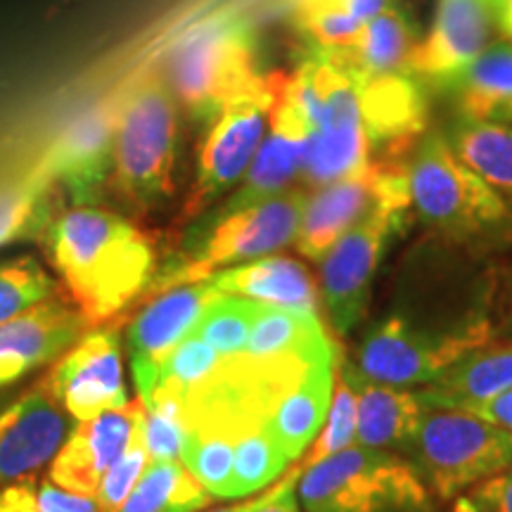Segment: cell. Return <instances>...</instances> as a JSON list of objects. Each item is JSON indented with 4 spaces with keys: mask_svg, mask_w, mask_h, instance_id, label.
<instances>
[{
    "mask_svg": "<svg viewBox=\"0 0 512 512\" xmlns=\"http://www.w3.org/2000/svg\"><path fill=\"white\" fill-rule=\"evenodd\" d=\"M50 252L81 316L112 318L150 283L152 247L136 226L110 211L81 207L50 226Z\"/></svg>",
    "mask_w": 512,
    "mask_h": 512,
    "instance_id": "6da1fadb",
    "label": "cell"
},
{
    "mask_svg": "<svg viewBox=\"0 0 512 512\" xmlns=\"http://www.w3.org/2000/svg\"><path fill=\"white\" fill-rule=\"evenodd\" d=\"M143 415V401L83 420L69 432L50 465V482L72 494H98L102 479L124 456Z\"/></svg>",
    "mask_w": 512,
    "mask_h": 512,
    "instance_id": "2e32d148",
    "label": "cell"
},
{
    "mask_svg": "<svg viewBox=\"0 0 512 512\" xmlns=\"http://www.w3.org/2000/svg\"><path fill=\"white\" fill-rule=\"evenodd\" d=\"M290 465V460L283 456L266 427H256L240 434L235 441V458H233V477H230L228 498H245L256 491L266 489L273 484Z\"/></svg>",
    "mask_w": 512,
    "mask_h": 512,
    "instance_id": "4dcf8cb0",
    "label": "cell"
},
{
    "mask_svg": "<svg viewBox=\"0 0 512 512\" xmlns=\"http://www.w3.org/2000/svg\"><path fill=\"white\" fill-rule=\"evenodd\" d=\"M297 3H306V0H297ZM323 3H335L361 22H368V19L380 15L384 8H389L392 0H323Z\"/></svg>",
    "mask_w": 512,
    "mask_h": 512,
    "instance_id": "b9f144b4",
    "label": "cell"
},
{
    "mask_svg": "<svg viewBox=\"0 0 512 512\" xmlns=\"http://www.w3.org/2000/svg\"><path fill=\"white\" fill-rule=\"evenodd\" d=\"M411 207L451 245L496 252L512 245V207L472 171L444 133H427L408 164Z\"/></svg>",
    "mask_w": 512,
    "mask_h": 512,
    "instance_id": "3957f363",
    "label": "cell"
},
{
    "mask_svg": "<svg viewBox=\"0 0 512 512\" xmlns=\"http://www.w3.org/2000/svg\"><path fill=\"white\" fill-rule=\"evenodd\" d=\"M209 503L211 494L183 460H162L147 465L136 489L117 512H197Z\"/></svg>",
    "mask_w": 512,
    "mask_h": 512,
    "instance_id": "f1b7e54d",
    "label": "cell"
},
{
    "mask_svg": "<svg viewBox=\"0 0 512 512\" xmlns=\"http://www.w3.org/2000/svg\"><path fill=\"white\" fill-rule=\"evenodd\" d=\"M283 79L285 74L259 76L252 88L230 100L219 117H214L200 152L195 188L185 202V219L202 214L247 174L266 136V124Z\"/></svg>",
    "mask_w": 512,
    "mask_h": 512,
    "instance_id": "8fae6325",
    "label": "cell"
},
{
    "mask_svg": "<svg viewBox=\"0 0 512 512\" xmlns=\"http://www.w3.org/2000/svg\"><path fill=\"white\" fill-rule=\"evenodd\" d=\"M166 72V86L192 117H219L230 100L259 79L252 29L230 12L204 17L171 46Z\"/></svg>",
    "mask_w": 512,
    "mask_h": 512,
    "instance_id": "5b68a950",
    "label": "cell"
},
{
    "mask_svg": "<svg viewBox=\"0 0 512 512\" xmlns=\"http://www.w3.org/2000/svg\"><path fill=\"white\" fill-rule=\"evenodd\" d=\"M221 294L209 280L176 285L138 313L128 328V356L140 401L155 394L166 361L195 330L204 309Z\"/></svg>",
    "mask_w": 512,
    "mask_h": 512,
    "instance_id": "7c38bea8",
    "label": "cell"
},
{
    "mask_svg": "<svg viewBox=\"0 0 512 512\" xmlns=\"http://www.w3.org/2000/svg\"><path fill=\"white\" fill-rule=\"evenodd\" d=\"M110 150V124L100 114L83 117L69 133L60 157V169L79 202L93 197L107 169V159L112 155Z\"/></svg>",
    "mask_w": 512,
    "mask_h": 512,
    "instance_id": "f546056e",
    "label": "cell"
},
{
    "mask_svg": "<svg viewBox=\"0 0 512 512\" xmlns=\"http://www.w3.org/2000/svg\"><path fill=\"white\" fill-rule=\"evenodd\" d=\"M498 0H439L430 34L415 43L408 74L448 86L491 46Z\"/></svg>",
    "mask_w": 512,
    "mask_h": 512,
    "instance_id": "5bb4252c",
    "label": "cell"
},
{
    "mask_svg": "<svg viewBox=\"0 0 512 512\" xmlns=\"http://www.w3.org/2000/svg\"><path fill=\"white\" fill-rule=\"evenodd\" d=\"M344 377L356 389L358 399V427L356 444L366 448H401L406 451L408 441L418 430L427 406L420 394L406 387L373 382L358 373V368L347 366Z\"/></svg>",
    "mask_w": 512,
    "mask_h": 512,
    "instance_id": "7402d4cb",
    "label": "cell"
},
{
    "mask_svg": "<svg viewBox=\"0 0 512 512\" xmlns=\"http://www.w3.org/2000/svg\"><path fill=\"white\" fill-rule=\"evenodd\" d=\"M53 280L34 259H19L0 266V325L46 302Z\"/></svg>",
    "mask_w": 512,
    "mask_h": 512,
    "instance_id": "d6a6232c",
    "label": "cell"
},
{
    "mask_svg": "<svg viewBox=\"0 0 512 512\" xmlns=\"http://www.w3.org/2000/svg\"><path fill=\"white\" fill-rule=\"evenodd\" d=\"M451 512H512V465L453 498Z\"/></svg>",
    "mask_w": 512,
    "mask_h": 512,
    "instance_id": "74e56055",
    "label": "cell"
},
{
    "mask_svg": "<svg viewBox=\"0 0 512 512\" xmlns=\"http://www.w3.org/2000/svg\"><path fill=\"white\" fill-rule=\"evenodd\" d=\"M335 358L337 354H328L311 361L266 420V432L290 463L316 441L328 418L335 394Z\"/></svg>",
    "mask_w": 512,
    "mask_h": 512,
    "instance_id": "44dd1931",
    "label": "cell"
},
{
    "mask_svg": "<svg viewBox=\"0 0 512 512\" xmlns=\"http://www.w3.org/2000/svg\"><path fill=\"white\" fill-rule=\"evenodd\" d=\"M176 98L159 74L126 95L112 140L114 183L133 204L147 207L171 190L176 162Z\"/></svg>",
    "mask_w": 512,
    "mask_h": 512,
    "instance_id": "9c48e42d",
    "label": "cell"
},
{
    "mask_svg": "<svg viewBox=\"0 0 512 512\" xmlns=\"http://www.w3.org/2000/svg\"><path fill=\"white\" fill-rule=\"evenodd\" d=\"M145 411V406H143ZM150 453H147L145 439H143V415H140V422L136 427V434H133L131 444H128L126 453L117 460V465L107 472L105 479H102L98 494H95V503H98L100 512H117L131 491L136 489V484L143 477V472L150 465Z\"/></svg>",
    "mask_w": 512,
    "mask_h": 512,
    "instance_id": "d590c367",
    "label": "cell"
},
{
    "mask_svg": "<svg viewBox=\"0 0 512 512\" xmlns=\"http://www.w3.org/2000/svg\"><path fill=\"white\" fill-rule=\"evenodd\" d=\"M491 339L494 328L479 313H467L456 323L432 325L394 311L363 337L358 373L394 387H427L465 356L489 347Z\"/></svg>",
    "mask_w": 512,
    "mask_h": 512,
    "instance_id": "52a82bcc",
    "label": "cell"
},
{
    "mask_svg": "<svg viewBox=\"0 0 512 512\" xmlns=\"http://www.w3.org/2000/svg\"><path fill=\"white\" fill-rule=\"evenodd\" d=\"M422 482L441 501L512 465V434L477 415L427 408L406 451Z\"/></svg>",
    "mask_w": 512,
    "mask_h": 512,
    "instance_id": "ba28073f",
    "label": "cell"
},
{
    "mask_svg": "<svg viewBox=\"0 0 512 512\" xmlns=\"http://www.w3.org/2000/svg\"><path fill=\"white\" fill-rule=\"evenodd\" d=\"M356 427H358V399L356 389L351 382L342 375L335 394H332V403L328 418H325V427H320L313 448L306 458L304 467L316 465L320 460L335 456L339 451L356 446Z\"/></svg>",
    "mask_w": 512,
    "mask_h": 512,
    "instance_id": "836d02e7",
    "label": "cell"
},
{
    "mask_svg": "<svg viewBox=\"0 0 512 512\" xmlns=\"http://www.w3.org/2000/svg\"><path fill=\"white\" fill-rule=\"evenodd\" d=\"M448 143L512 207V124L458 117Z\"/></svg>",
    "mask_w": 512,
    "mask_h": 512,
    "instance_id": "4316f807",
    "label": "cell"
},
{
    "mask_svg": "<svg viewBox=\"0 0 512 512\" xmlns=\"http://www.w3.org/2000/svg\"><path fill=\"white\" fill-rule=\"evenodd\" d=\"M268 124H271V131L261 140L245 174V181H242L240 190L223 204L221 211H238L273 200V197L283 195L294 178L302 174L309 133H306L302 114L285 91V79L278 98H275Z\"/></svg>",
    "mask_w": 512,
    "mask_h": 512,
    "instance_id": "e0dca14e",
    "label": "cell"
},
{
    "mask_svg": "<svg viewBox=\"0 0 512 512\" xmlns=\"http://www.w3.org/2000/svg\"><path fill=\"white\" fill-rule=\"evenodd\" d=\"M304 467L287 472L285 479H280L278 484L268 491L266 503L261 505L256 512H299V496H297V484L302 477Z\"/></svg>",
    "mask_w": 512,
    "mask_h": 512,
    "instance_id": "ab89813d",
    "label": "cell"
},
{
    "mask_svg": "<svg viewBox=\"0 0 512 512\" xmlns=\"http://www.w3.org/2000/svg\"><path fill=\"white\" fill-rule=\"evenodd\" d=\"M505 332L512 337V299H510V311H508V318H505Z\"/></svg>",
    "mask_w": 512,
    "mask_h": 512,
    "instance_id": "f6af8a7d",
    "label": "cell"
},
{
    "mask_svg": "<svg viewBox=\"0 0 512 512\" xmlns=\"http://www.w3.org/2000/svg\"><path fill=\"white\" fill-rule=\"evenodd\" d=\"M50 392L76 422L98 418L107 411L128 406L124 358L117 332L95 330L46 377Z\"/></svg>",
    "mask_w": 512,
    "mask_h": 512,
    "instance_id": "4fadbf2b",
    "label": "cell"
},
{
    "mask_svg": "<svg viewBox=\"0 0 512 512\" xmlns=\"http://www.w3.org/2000/svg\"><path fill=\"white\" fill-rule=\"evenodd\" d=\"M297 5L299 22L306 34H311L313 41L318 43V48H351L366 24L335 3L306 0Z\"/></svg>",
    "mask_w": 512,
    "mask_h": 512,
    "instance_id": "8d00e7d4",
    "label": "cell"
},
{
    "mask_svg": "<svg viewBox=\"0 0 512 512\" xmlns=\"http://www.w3.org/2000/svg\"><path fill=\"white\" fill-rule=\"evenodd\" d=\"M285 91L309 133L302 164L306 185L323 188L370 164L358 74L344 48H318L285 76Z\"/></svg>",
    "mask_w": 512,
    "mask_h": 512,
    "instance_id": "7a4b0ae2",
    "label": "cell"
},
{
    "mask_svg": "<svg viewBox=\"0 0 512 512\" xmlns=\"http://www.w3.org/2000/svg\"><path fill=\"white\" fill-rule=\"evenodd\" d=\"M460 119L512 124V43H491L448 83Z\"/></svg>",
    "mask_w": 512,
    "mask_h": 512,
    "instance_id": "484cf974",
    "label": "cell"
},
{
    "mask_svg": "<svg viewBox=\"0 0 512 512\" xmlns=\"http://www.w3.org/2000/svg\"><path fill=\"white\" fill-rule=\"evenodd\" d=\"M510 434H512V432H510Z\"/></svg>",
    "mask_w": 512,
    "mask_h": 512,
    "instance_id": "bcb514c9",
    "label": "cell"
},
{
    "mask_svg": "<svg viewBox=\"0 0 512 512\" xmlns=\"http://www.w3.org/2000/svg\"><path fill=\"white\" fill-rule=\"evenodd\" d=\"M415 48L411 22L399 8L389 5L363 24L356 43L347 50L351 64L361 76L408 74ZM411 76V74H408Z\"/></svg>",
    "mask_w": 512,
    "mask_h": 512,
    "instance_id": "83f0119b",
    "label": "cell"
},
{
    "mask_svg": "<svg viewBox=\"0 0 512 512\" xmlns=\"http://www.w3.org/2000/svg\"><path fill=\"white\" fill-rule=\"evenodd\" d=\"M24 512H100L98 503L91 496L72 494V491L60 489L53 482L41 484L31 489Z\"/></svg>",
    "mask_w": 512,
    "mask_h": 512,
    "instance_id": "f35d334b",
    "label": "cell"
},
{
    "mask_svg": "<svg viewBox=\"0 0 512 512\" xmlns=\"http://www.w3.org/2000/svg\"><path fill=\"white\" fill-rule=\"evenodd\" d=\"M465 413L477 415V418L491 422V425L503 427V430L512 432V389L510 392L498 394L496 399H489L484 403H477V406L467 408Z\"/></svg>",
    "mask_w": 512,
    "mask_h": 512,
    "instance_id": "60d3db41",
    "label": "cell"
},
{
    "mask_svg": "<svg viewBox=\"0 0 512 512\" xmlns=\"http://www.w3.org/2000/svg\"><path fill=\"white\" fill-rule=\"evenodd\" d=\"M268 491H271V489H268ZM268 491H264V494H261V496L252 498V501H245V503H240V505H233V508L211 510V512H256V510L261 508V505L266 503V498H268Z\"/></svg>",
    "mask_w": 512,
    "mask_h": 512,
    "instance_id": "7bdbcfd3",
    "label": "cell"
},
{
    "mask_svg": "<svg viewBox=\"0 0 512 512\" xmlns=\"http://www.w3.org/2000/svg\"><path fill=\"white\" fill-rule=\"evenodd\" d=\"M207 280L223 294L252 299L256 304L318 313V292L309 271L285 256H264L223 268Z\"/></svg>",
    "mask_w": 512,
    "mask_h": 512,
    "instance_id": "603a6c76",
    "label": "cell"
},
{
    "mask_svg": "<svg viewBox=\"0 0 512 512\" xmlns=\"http://www.w3.org/2000/svg\"><path fill=\"white\" fill-rule=\"evenodd\" d=\"M297 496L306 512H434L411 460L351 446L304 467Z\"/></svg>",
    "mask_w": 512,
    "mask_h": 512,
    "instance_id": "8992f818",
    "label": "cell"
},
{
    "mask_svg": "<svg viewBox=\"0 0 512 512\" xmlns=\"http://www.w3.org/2000/svg\"><path fill=\"white\" fill-rule=\"evenodd\" d=\"M358 98L370 155L382 147L380 159H403L427 128V105L415 81L408 74H358Z\"/></svg>",
    "mask_w": 512,
    "mask_h": 512,
    "instance_id": "ac0fdd59",
    "label": "cell"
},
{
    "mask_svg": "<svg viewBox=\"0 0 512 512\" xmlns=\"http://www.w3.org/2000/svg\"><path fill=\"white\" fill-rule=\"evenodd\" d=\"M72 420L46 380L10 403L0 413V484L27 477L53 460L74 430Z\"/></svg>",
    "mask_w": 512,
    "mask_h": 512,
    "instance_id": "9a60e30c",
    "label": "cell"
},
{
    "mask_svg": "<svg viewBox=\"0 0 512 512\" xmlns=\"http://www.w3.org/2000/svg\"><path fill=\"white\" fill-rule=\"evenodd\" d=\"M256 311H259V304L252 299L221 294L204 309L192 335L204 339L223 358L242 356L252 335Z\"/></svg>",
    "mask_w": 512,
    "mask_h": 512,
    "instance_id": "1f68e13d",
    "label": "cell"
},
{
    "mask_svg": "<svg viewBox=\"0 0 512 512\" xmlns=\"http://www.w3.org/2000/svg\"><path fill=\"white\" fill-rule=\"evenodd\" d=\"M384 171V159H370L368 166L342 181L323 185L306 200L299 221L297 245L306 259L323 261L332 245L370 209Z\"/></svg>",
    "mask_w": 512,
    "mask_h": 512,
    "instance_id": "ffe728a7",
    "label": "cell"
},
{
    "mask_svg": "<svg viewBox=\"0 0 512 512\" xmlns=\"http://www.w3.org/2000/svg\"><path fill=\"white\" fill-rule=\"evenodd\" d=\"M411 181L403 159H384L375 200L366 214L323 256V304L337 335H349L366 318L370 290L384 252L406 226Z\"/></svg>",
    "mask_w": 512,
    "mask_h": 512,
    "instance_id": "277c9868",
    "label": "cell"
},
{
    "mask_svg": "<svg viewBox=\"0 0 512 512\" xmlns=\"http://www.w3.org/2000/svg\"><path fill=\"white\" fill-rule=\"evenodd\" d=\"M498 17H501L505 34L512 36V0H498Z\"/></svg>",
    "mask_w": 512,
    "mask_h": 512,
    "instance_id": "ee69618b",
    "label": "cell"
},
{
    "mask_svg": "<svg viewBox=\"0 0 512 512\" xmlns=\"http://www.w3.org/2000/svg\"><path fill=\"white\" fill-rule=\"evenodd\" d=\"M512 389V347H486L465 356L444 370L437 380L420 389L427 408L467 411Z\"/></svg>",
    "mask_w": 512,
    "mask_h": 512,
    "instance_id": "cb8c5ba5",
    "label": "cell"
},
{
    "mask_svg": "<svg viewBox=\"0 0 512 512\" xmlns=\"http://www.w3.org/2000/svg\"><path fill=\"white\" fill-rule=\"evenodd\" d=\"M86 318L60 302H41L0 325V389L74 347Z\"/></svg>",
    "mask_w": 512,
    "mask_h": 512,
    "instance_id": "d6986e66",
    "label": "cell"
},
{
    "mask_svg": "<svg viewBox=\"0 0 512 512\" xmlns=\"http://www.w3.org/2000/svg\"><path fill=\"white\" fill-rule=\"evenodd\" d=\"M223 356L214 347L190 332L183 339V344L171 354L162 370L157 387L171 389L176 394H188L195 387H200L219 370Z\"/></svg>",
    "mask_w": 512,
    "mask_h": 512,
    "instance_id": "e575fe53",
    "label": "cell"
},
{
    "mask_svg": "<svg viewBox=\"0 0 512 512\" xmlns=\"http://www.w3.org/2000/svg\"><path fill=\"white\" fill-rule=\"evenodd\" d=\"M335 351V344L316 311L275 309L259 304L245 356L261 361H285V358H318Z\"/></svg>",
    "mask_w": 512,
    "mask_h": 512,
    "instance_id": "d4e9b609",
    "label": "cell"
},
{
    "mask_svg": "<svg viewBox=\"0 0 512 512\" xmlns=\"http://www.w3.org/2000/svg\"><path fill=\"white\" fill-rule=\"evenodd\" d=\"M306 200V192L292 190L254 207L219 211L197 247H192L181 264L159 280V287L169 290L176 285L200 283L223 268L264 259L290 245L297 238Z\"/></svg>",
    "mask_w": 512,
    "mask_h": 512,
    "instance_id": "30bf717a",
    "label": "cell"
}]
</instances>
